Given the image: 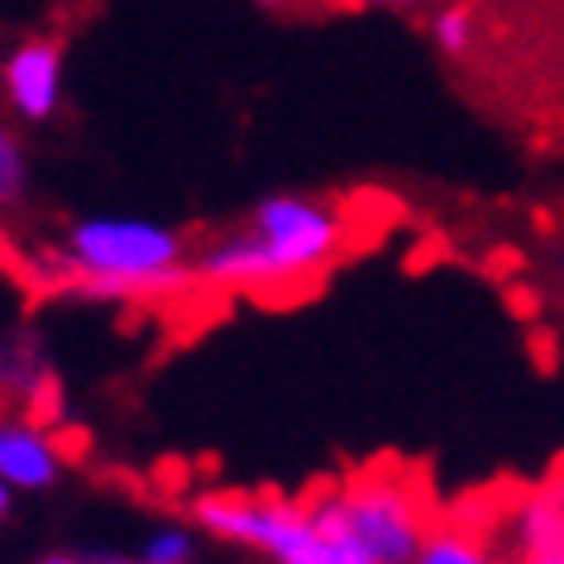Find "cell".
<instances>
[{
	"instance_id": "1",
	"label": "cell",
	"mask_w": 564,
	"mask_h": 564,
	"mask_svg": "<svg viewBox=\"0 0 564 564\" xmlns=\"http://www.w3.org/2000/svg\"><path fill=\"white\" fill-rule=\"evenodd\" d=\"M39 273L58 292L87 302H177L196 282L187 239L159 220L91 216L67 230L58 249L39 253Z\"/></svg>"
},
{
	"instance_id": "10",
	"label": "cell",
	"mask_w": 564,
	"mask_h": 564,
	"mask_svg": "<svg viewBox=\"0 0 564 564\" xmlns=\"http://www.w3.org/2000/svg\"><path fill=\"white\" fill-rule=\"evenodd\" d=\"M435 44H441L445 53H464L474 44V20H469V10H459V6H449L435 15Z\"/></svg>"
},
{
	"instance_id": "9",
	"label": "cell",
	"mask_w": 564,
	"mask_h": 564,
	"mask_svg": "<svg viewBox=\"0 0 564 564\" xmlns=\"http://www.w3.org/2000/svg\"><path fill=\"white\" fill-rule=\"evenodd\" d=\"M149 564H192L196 555V535L192 527H177V521H167V527H159L149 535V545L139 550Z\"/></svg>"
},
{
	"instance_id": "13",
	"label": "cell",
	"mask_w": 564,
	"mask_h": 564,
	"mask_svg": "<svg viewBox=\"0 0 564 564\" xmlns=\"http://www.w3.org/2000/svg\"><path fill=\"white\" fill-rule=\"evenodd\" d=\"M39 564H82L77 555H48V560H39Z\"/></svg>"
},
{
	"instance_id": "6",
	"label": "cell",
	"mask_w": 564,
	"mask_h": 564,
	"mask_svg": "<svg viewBox=\"0 0 564 564\" xmlns=\"http://www.w3.org/2000/svg\"><path fill=\"white\" fill-rule=\"evenodd\" d=\"M63 474V445L34 421H0V478L20 492H44Z\"/></svg>"
},
{
	"instance_id": "5",
	"label": "cell",
	"mask_w": 564,
	"mask_h": 564,
	"mask_svg": "<svg viewBox=\"0 0 564 564\" xmlns=\"http://www.w3.org/2000/svg\"><path fill=\"white\" fill-rule=\"evenodd\" d=\"M0 87H6V101L15 106L20 120H53L63 101V48L53 39L20 44L0 67Z\"/></svg>"
},
{
	"instance_id": "12",
	"label": "cell",
	"mask_w": 564,
	"mask_h": 564,
	"mask_svg": "<svg viewBox=\"0 0 564 564\" xmlns=\"http://www.w3.org/2000/svg\"><path fill=\"white\" fill-rule=\"evenodd\" d=\"M6 512H10V484L0 478V521H6Z\"/></svg>"
},
{
	"instance_id": "4",
	"label": "cell",
	"mask_w": 564,
	"mask_h": 564,
	"mask_svg": "<svg viewBox=\"0 0 564 564\" xmlns=\"http://www.w3.org/2000/svg\"><path fill=\"white\" fill-rule=\"evenodd\" d=\"M306 507H312L321 531L364 545L373 564H412L421 541L431 535L426 498L388 469L335 484L316 498H306Z\"/></svg>"
},
{
	"instance_id": "15",
	"label": "cell",
	"mask_w": 564,
	"mask_h": 564,
	"mask_svg": "<svg viewBox=\"0 0 564 564\" xmlns=\"http://www.w3.org/2000/svg\"><path fill=\"white\" fill-rule=\"evenodd\" d=\"M263 6H288V0H263Z\"/></svg>"
},
{
	"instance_id": "3",
	"label": "cell",
	"mask_w": 564,
	"mask_h": 564,
	"mask_svg": "<svg viewBox=\"0 0 564 564\" xmlns=\"http://www.w3.org/2000/svg\"><path fill=\"white\" fill-rule=\"evenodd\" d=\"M192 527L210 531L216 541L263 550L278 564H373L369 550L326 535L312 507L292 498H249V492H202L192 498Z\"/></svg>"
},
{
	"instance_id": "2",
	"label": "cell",
	"mask_w": 564,
	"mask_h": 564,
	"mask_svg": "<svg viewBox=\"0 0 564 564\" xmlns=\"http://www.w3.org/2000/svg\"><path fill=\"white\" fill-rule=\"evenodd\" d=\"M345 216L312 196H268L249 230L220 235L196 253V282L225 292H297L340 259Z\"/></svg>"
},
{
	"instance_id": "7",
	"label": "cell",
	"mask_w": 564,
	"mask_h": 564,
	"mask_svg": "<svg viewBox=\"0 0 564 564\" xmlns=\"http://www.w3.org/2000/svg\"><path fill=\"white\" fill-rule=\"evenodd\" d=\"M412 564H492L488 545L478 535L459 531V527H431V535L421 541Z\"/></svg>"
},
{
	"instance_id": "11",
	"label": "cell",
	"mask_w": 564,
	"mask_h": 564,
	"mask_svg": "<svg viewBox=\"0 0 564 564\" xmlns=\"http://www.w3.org/2000/svg\"><path fill=\"white\" fill-rule=\"evenodd\" d=\"M550 502H555V517H560V545H564V488L550 492Z\"/></svg>"
},
{
	"instance_id": "8",
	"label": "cell",
	"mask_w": 564,
	"mask_h": 564,
	"mask_svg": "<svg viewBox=\"0 0 564 564\" xmlns=\"http://www.w3.org/2000/svg\"><path fill=\"white\" fill-rule=\"evenodd\" d=\"M24 187H30V163H24V144L10 124H0V210L20 206Z\"/></svg>"
},
{
	"instance_id": "14",
	"label": "cell",
	"mask_w": 564,
	"mask_h": 564,
	"mask_svg": "<svg viewBox=\"0 0 564 564\" xmlns=\"http://www.w3.org/2000/svg\"><path fill=\"white\" fill-rule=\"evenodd\" d=\"M378 6H426V0H378Z\"/></svg>"
}]
</instances>
